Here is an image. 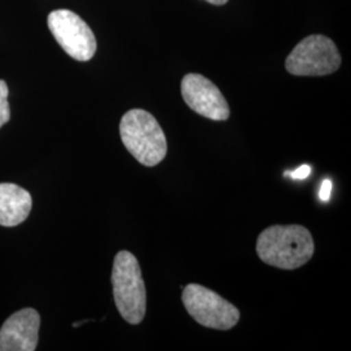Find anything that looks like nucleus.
<instances>
[{"label": "nucleus", "instance_id": "f8f14e48", "mask_svg": "<svg viewBox=\"0 0 351 351\" xmlns=\"http://www.w3.org/2000/svg\"><path fill=\"white\" fill-rule=\"evenodd\" d=\"M330 193H332V182L330 180H324L323 184H322V188L319 191V197H320V201L328 202L330 198Z\"/></svg>", "mask_w": 351, "mask_h": 351}, {"label": "nucleus", "instance_id": "9b49d317", "mask_svg": "<svg viewBox=\"0 0 351 351\" xmlns=\"http://www.w3.org/2000/svg\"><path fill=\"white\" fill-rule=\"evenodd\" d=\"M310 175H311L310 165H301L298 169H295L293 172H285V176H290L291 178H295V180H304Z\"/></svg>", "mask_w": 351, "mask_h": 351}, {"label": "nucleus", "instance_id": "39448f33", "mask_svg": "<svg viewBox=\"0 0 351 351\" xmlns=\"http://www.w3.org/2000/svg\"><path fill=\"white\" fill-rule=\"evenodd\" d=\"M182 303L198 324L211 329L229 330L237 326L241 317L234 304L199 284H189L184 288Z\"/></svg>", "mask_w": 351, "mask_h": 351}, {"label": "nucleus", "instance_id": "f257e3e1", "mask_svg": "<svg viewBox=\"0 0 351 351\" xmlns=\"http://www.w3.org/2000/svg\"><path fill=\"white\" fill-rule=\"evenodd\" d=\"M256 252L263 263L280 269H297L315 252L313 234L302 226H272L259 234Z\"/></svg>", "mask_w": 351, "mask_h": 351}, {"label": "nucleus", "instance_id": "1a4fd4ad", "mask_svg": "<svg viewBox=\"0 0 351 351\" xmlns=\"http://www.w3.org/2000/svg\"><path fill=\"white\" fill-rule=\"evenodd\" d=\"M32 207L33 199L27 190L16 184H0V226H16L24 223Z\"/></svg>", "mask_w": 351, "mask_h": 351}, {"label": "nucleus", "instance_id": "20e7f679", "mask_svg": "<svg viewBox=\"0 0 351 351\" xmlns=\"http://www.w3.org/2000/svg\"><path fill=\"white\" fill-rule=\"evenodd\" d=\"M342 63L336 43L330 38L314 34L302 39L289 53L285 68L298 77H322L339 71Z\"/></svg>", "mask_w": 351, "mask_h": 351}, {"label": "nucleus", "instance_id": "6e6552de", "mask_svg": "<svg viewBox=\"0 0 351 351\" xmlns=\"http://www.w3.org/2000/svg\"><path fill=\"white\" fill-rule=\"evenodd\" d=\"M40 316L34 308L11 315L0 328V351H34L39 339Z\"/></svg>", "mask_w": 351, "mask_h": 351}, {"label": "nucleus", "instance_id": "0eeeda50", "mask_svg": "<svg viewBox=\"0 0 351 351\" xmlns=\"http://www.w3.org/2000/svg\"><path fill=\"white\" fill-rule=\"evenodd\" d=\"M181 94L189 108L213 121H226L230 116L229 104L211 80L198 73L182 78Z\"/></svg>", "mask_w": 351, "mask_h": 351}, {"label": "nucleus", "instance_id": "7ed1b4c3", "mask_svg": "<svg viewBox=\"0 0 351 351\" xmlns=\"http://www.w3.org/2000/svg\"><path fill=\"white\" fill-rule=\"evenodd\" d=\"M113 300L123 319L137 326L146 315L147 294L137 258L123 250L116 254L112 268Z\"/></svg>", "mask_w": 351, "mask_h": 351}, {"label": "nucleus", "instance_id": "423d86ee", "mask_svg": "<svg viewBox=\"0 0 351 351\" xmlns=\"http://www.w3.org/2000/svg\"><path fill=\"white\" fill-rule=\"evenodd\" d=\"M47 23L52 36L71 58L88 62L95 55V36L78 14L69 10H56L49 14Z\"/></svg>", "mask_w": 351, "mask_h": 351}, {"label": "nucleus", "instance_id": "f03ea898", "mask_svg": "<svg viewBox=\"0 0 351 351\" xmlns=\"http://www.w3.org/2000/svg\"><path fill=\"white\" fill-rule=\"evenodd\" d=\"M120 137L134 159L146 167L162 163L168 143L158 120L145 110H130L120 123Z\"/></svg>", "mask_w": 351, "mask_h": 351}, {"label": "nucleus", "instance_id": "9d476101", "mask_svg": "<svg viewBox=\"0 0 351 351\" xmlns=\"http://www.w3.org/2000/svg\"><path fill=\"white\" fill-rule=\"evenodd\" d=\"M8 94H10V90L7 84L3 80H0V128L11 120Z\"/></svg>", "mask_w": 351, "mask_h": 351}, {"label": "nucleus", "instance_id": "ddd939ff", "mask_svg": "<svg viewBox=\"0 0 351 351\" xmlns=\"http://www.w3.org/2000/svg\"><path fill=\"white\" fill-rule=\"evenodd\" d=\"M208 3H211L213 5H224L228 3V0H206Z\"/></svg>", "mask_w": 351, "mask_h": 351}]
</instances>
